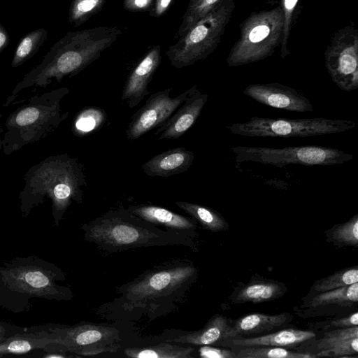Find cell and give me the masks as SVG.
Returning a JSON list of instances; mask_svg holds the SVG:
<instances>
[{"label": "cell", "mask_w": 358, "mask_h": 358, "mask_svg": "<svg viewBox=\"0 0 358 358\" xmlns=\"http://www.w3.org/2000/svg\"><path fill=\"white\" fill-rule=\"evenodd\" d=\"M229 327L227 319L217 315L212 317L201 329L188 332L172 339H167L166 341L194 345H211L225 339Z\"/></svg>", "instance_id": "d6986e66"}, {"label": "cell", "mask_w": 358, "mask_h": 358, "mask_svg": "<svg viewBox=\"0 0 358 358\" xmlns=\"http://www.w3.org/2000/svg\"><path fill=\"white\" fill-rule=\"evenodd\" d=\"M285 287L272 281H258L241 288L234 297V303H262L273 300L282 296Z\"/></svg>", "instance_id": "44dd1931"}, {"label": "cell", "mask_w": 358, "mask_h": 358, "mask_svg": "<svg viewBox=\"0 0 358 358\" xmlns=\"http://www.w3.org/2000/svg\"><path fill=\"white\" fill-rule=\"evenodd\" d=\"M331 325L334 326L336 327H340V328L357 326L358 325V313L355 312L348 316L334 320L331 322Z\"/></svg>", "instance_id": "f35d334b"}, {"label": "cell", "mask_w": 358, "mask_h": 358, "mask_svg": "<svg viewBox=\"0 0 358 358\" xmlns=\"http://www.w3.org/2000/svg\"><path fill=\"white\" fill-rule=\"evenodd\" d=\"M358 301V282L348 286L319 293L310 301V306L318 307L331 304L353 303Z\"/></svg>", "instance_id": "484cf974"}, {"label": "cell", "mask_w": 358, "mask_h": 358, "mask_svg": "<svg viewBox=\"0 0 358 358\" xmlns=\"http://www.w3.org/2000/svg\"><path fill=\"white\" fill-rule=\"evenodd\" d=\"M194 348L170 343H160L146 348H128L124 350L127 357L133 358H192Z\"/></svg>", "instance_id": "7402d4cb"}, {"label": "cell", "mask_w": 358, "mask_h": 358, "mask_svg": "<svg viewBox=\"0 0 358 358\" xmlns=\"http://www.w3.org/2000/svg\"><path fill=\"white\" fill-rule=\"evenodd\" d=\"M47 38L48 31L45 28H39L25 34L15 48L12 66L17 67L33 57L43 45Z\"/></svg>", "instance_id": "cb8c5ba5"}, {"label": "cell", "mask_w": 358, "mask_h": 358, "mask_svg": "<svg viewBox=\"0 0 358 358\" xmlns=\"http://www.w3.org/2000/svg\"><path fill=\"white\" fill-rule=\"evenodd\" d=\"M131 213L157 226L185 236H192L196 227V220L177 214L161 206L149 204L129 206Z\"/></svg>", "instance_id": "5bb4252c"}, {"label": "cell", "mask_w": 358, "mask_h": 358, "mask_svg": "<svg viewBox=\"0 0 358 358\" xmlns=\"http://www.w3.org/2000/svg\"><path fill=\"white\" fill-rule=\"evenodd\" d=\"M199 356L203 358H238L235 352L229 350L201 345L199 350Z\"/></svg>", "instance_id": "e575fe53"}, {"label": "cell", "mask_w": 358, "mask_h": 358, "mask_svg": "<svg viewBox=\"0 0 358 358\" xmlns=\"http://www.w3.org/2000/svg\"><path fill=\"white\" fill-rule=\"evenodd\" d=\"M106 0H72L69 12V23L77 27L86 22L103 7Z\"/></svg>", "instance_id": "f1b7e54d"}, {"label": "cell", "mask_w": 358, "mask_h": 358, "mask_svg": "<svg viewBox=\"0 0 358 358\" xmlns=\"http://www.w3.org/2000/svg\"><path fill=\"white\" fill-rule=\"evenodd\" d=\"M358 337V327L339 328L324 333L318 341L317 348L326 350L351 338Z\"/></svg>", "instance_id": "1f68e13d"}, {"label": "cell", "mask_w": 358, "mask_h": 358, "mask_svg": "<svg viewBox=\"0 0 358 358\" xmlns=\"http://www.w3.org/2000/svg\"><path fill=\"white\" fill-rule=\"evenodd\" d=\"M194 154L185 148H175L159 153L145 162L142 171L151 177H169L182 173L192 165Z\"/></svg>", "instance_id": "2e32d148"}, {"label": "cell", "mask_w": 358, "mask_h": 358, "mask_svg": "<svg viewBox=\"0 0 358 358\" xmlns=\"http://www.w3.org/2000/svg\"><path fill=\"white\" fill-rule=\"evenodd\" d=\"M161 58L160 45L152 46L130 72L122 93V99L129 108H134L149 94L148 86Z\"/></svg>", "instance_id": "4fadbf2b"}, {"label": "cell", "mask_w": 358, "mask_h": 358, "mask_svg": "<svg viewBox=\"0 0 358 358\" xmlns=\"http://www.w3.org/2000/svg\"><path fill=\"white\" fill-rule=\"evenodd\" d=\"M241 348L237 352L238 358H309L316 357L306 353L289 351L284 348L274 346H248Z\"/></svg>", "instance_id": "4316f807"}, {"label": "cell", "mask_w": 358, "mask_h": 358, "mask_svg": "<svg viewBox=\"0 0 358 358\" xmlns=\"http://www.w3.org/2000/svg\"><path fill=\"white\" fill-rule=\"evenodd\" d=\"M9 41V34L6 28L0 23V53L7 48Z\"/></svg>", "instance_id": "ab89813d"}, {"label": "cell", "mask_w": 358, "mask_h": 358, "mask_svg": "<svg viewBox=\"0 0 358 358\" xmlns=\"http://www.w3.org/2000/svg\"><path fill=\"white\" fill-rule=\"evenodd\" d=\"M262 104L292 112H312L313 107L306 96L294 88L279 83L248 85L243 92Z\"/></svg>", "instance_id": "8fae6325"}, {"label": "cell", "mask_w": 358, "mask_h": 358, "mask_svg": "<svg viewBox=\"0 0 358 358\" xmlns=\"http://www.w3.org/2000/svg\"><path fill=\"white\" fill-rule=\"evenodd\" d=\"M154 0H124L123 8L130 12L150 11Z\"/></svg>", "instance_id": "8d00e7d4"}, {"label": "cell", "mask_w": 358, "mask_h": 358, "mask_svg": "<svg viewBox=\"0 0 358 358\" xmlns=\"http://www.w3.org/2000/svg\"><path fill=\"white\" fill-rule=\"evenodd\" d=\"M117 26H101L69 31L50 49L30 76L37 83L51 78L73 76L98 59L122 34Z\"/></svg>", "instance_id": "7a4b0ae2"}, {"label": "cell", "mask_w": 358, "mask_h": 358, "mask_svg": "<svg viewBox=\"0 0 358 358\" xmlns=\"http://www.w3.org/2000/svg\"><path fill=\"white\" fill-rule=\"evenodd\" d=\"M176 204L209 231L217 232L228 227L225 219L212 208L185 201H177Z\"/></svg>", "instance_id": "603a6c76"}, {"label": "cell", "mask_w": 358, "mask_h": 358, "mask_svg": "<svg viewBox=\"0 0 358 358\" xmlns=\"http://www.w3.org/2000/svg\"><path fill=\"white\" fill-rule=\"evenodd\" d=\"M324 65L332 81L345 91L358 87V29L353 23L332 35L324 52Z\"/></svg>", "instance_id": "ba28073f"}, {"label": "cell", "mask_w": 358, "mask_h": 358, "mask_svg": "<svg viewBox=\"0 0 358 358\" xmlns=\"http://www.w3.org/2000/svg\"><path fill=\"white\" fill-rule=\"evenodd\" d=\"M289 313L266 315L252 313L239 318L234 326H229L225 334V339L245 334L271 331L292 320ZM224 339V340H225Z\"/></svg>", "instance_id": "e0dca14e"}, {"label": "cell", "mask_w": 358, "mask_h": 358, "mask_svg": "<svg viewBox=\"0 0 358 358\" xmlns=\"http://www.w3.org/2000/svg\"><path fill=\"white\" fill-rule=\"evenodd\" d=\"M236 1L222 0L169 48L166 55L173 66L180 69L191 66L215 51L231 19Z\"/></svg>", "instance_id": "5b68a950"}, {"label": "cell", "mask_w": 358, "mask_h": 358, "mask_svg": "<svg viewBox=\"0 0 358 358\" xmlns=\"http://www.w3.org/2000/svg\"><path fill=\"white\" fill-rule=\"evenodd\" d=\"M222 1V0H190L187 10L182 17L177 36L180 37Z\"/></svg>", "instance_id": "d4e9b609"}, {"label": "cell", "mask_w": 358, "mask_h": 358, "mask_svg": "<svg viewBox=\"0 0 358 358\" xmlns=\"http://www.w3.org/2000/svg\"><path fill=\"white\" fill-rule=\"evenodd\" d=\"M283 12V30L280 41V57L285 58L290 54L288 42L291 30L301 11L300 0H279Z\"/></svg>", "instance_id": "83f0119b"}, {"label": "cell", "mask_w": 358, "mask_h": 358, "mask_svg": "<svg viewBox=\"0 0 358 358\" xmlns=\"http://www.w3.org/2000/svg\"><path fill=\"white\" fill-rule=\"evenodd\" d=\"M58 350L90 356L114 352L120 339L117 329L96 324H85L50 331Z\"/></svg>", "instance_id": "9c48e42d"}, {"label": "cell", "mask_w": 358, "mask_h": 358, "mask_svg": "<svg viewBox=\"0 0 358 358\" xmlns=\"http://www.w3.org/2000/svg\"><path fill=\"white\" fill-rule=\"evenodd\" d=\"M196 269L187 263H173L145 273L120 287V302L127 311H155L180 296L193 281Z\"/></svg>", "instance_id": "3957f363"}, {"label": "cell", "mask_w": 358, "mask_h": 358, "mask_svg": "<svg viewBox=\"0 0 358 358\" xmlns=\"http://www.w3.org/2000/svg\"><path fill=\"white\" fill-rule=\"evenodd\" d=\"M332 238L345 245H358V215L349 221L337 226L332 233Z\"/></svg>", "instance_id": "d6a6232c"}, {"label": "cell", "mask_w": 358, "mask_h": 358, "mask_svg": "<svg viewBox=\"0 0 358 358\" xmlns=\"http://www.w3.org/2000/svg\"><path fill=\"white\" fill-rule=\"evenodd\" d=\"M355 282H358L357 268H345L338 271L317 282L314 285V290L320 293L348 286Z\"/></svg>", "instance_id": "f546056e"}, {"label": "cell", "mask_w": 358, "mask_h": 358, "mask_svg": "<svg viewBox=\"0 0 358 358\" xmlns=\"http://www.w3.org/2000/svg\"><path fill=\"white\" fill-rule=\"evenodd\" d=\"M172 90L169 87L152 94L145 104L132 116L127 129V138H139L155 127L165 122L184 102L188 90L176 97H171Z\"/></svg>", "instance_id": "30bf717a"}, {"label": "cell", "mask_w": 358, "mask_h": 358, "mask_svg": "<svg viewBox=\"0 0 358 358\" xmlns=\"http://www.w3.org/2000/svg\"><path fill=\"white\" fill-rule=\"evenodd\" d=\"M173 0H154L150 16L159 17L166 13Z\"/></svg>", "instance_id": "74e56055"}, {"label": "cell", "mask_w": 358, "mask_h": 358, "mask_svg": "<svg viewBox=\"0 0 358 358\" xmlns=\"http://www.w3.org/2000/svg\"><path fill=\"white\" fill-rule=\"evenodd\" d=\"M283 30V12L279 4L252 12L240 25V35L227 57L229 67L263 60L280 45Z\"/></svg>", "instance_id": "277c9868"}, {"label": "cell", "mask_w": 358, "mask_h": 358, "mask_svg": "<svg viewBox=\"0 0 358 358\" xmlns=\"http://www.w3.org/2000/svg\"><path fill=\"white\" fill-rule=\"evenodd\" d=\"M231 150L237 164L255 162L282 167L289 164L330 166L343 164L355 156L335 148L303 145L286 148L235 146Z\"/></svg>", "instance_id": "52a82bcc"}, {"label": "cell", "mask_w": 358, "mask_h": 358, "mask_svg": "<svg viewBox=\"0 0 358 358\" xmlns=\"http://www.w3.org/2000/svg\"><path fill=\"white\" fill-rule=\"evenodd\" d=\"M358 352V337L346 339L331 348L320 350L317 357H352Z\"/></svg>", "instance_id": "836d02e7"}, {"label": "cell", "mask_w": 358, "mask_h": 358, "mask_svg": "<svg viewBox=\"0 0 358 358\" xmlns=\"http://www.w3.org/2000/svg\"><path fill=\"white\" fill-rule=\"evenodd\" d=\"M40 115L39 110L34 107H29L21 110L15 117L16 123L20 126H26L36 122Z\"/></svg>", "instance_id": "d590c367"}, {"label": "cell", "mask_w": 358, "mask_h": 358, "mask_svg": "<svg viewBox=\"0 0 358 358\" xmlns=\"http://www.w3.org/2000/svg\"><path fill=\"white\" fill-rule=\"evenodd\" d=\"M356 127L349 120L324 117L287 119L252 117L227 125L231 134L248 137L307 138L347 131Z\"/></svg>", "instance_id": "8992f818"}, {"label": "cell", "mask_w": 358, "mask_h": 358, "mask_svg": "<svg viewBox=\"0 0 358 358\" xmlns=\"http://www.w3.org/2000/svg\"><path fill=\"white\" fill-rule=\"evenodd\" d=\"M315 336V334L312 331L287 329L257 337L231 338L229 341L237 347L267 345L285 348L295 346Z\"/></svg>", "instance_id": "ac0fdd59"}, {"label": "cell", "mask_w": 358, "mask_h": 358, "mask_svg": "<svg viewBox=\"0 0 358 358\" xmlns=\"http://www.w3.org/2000/svg\"><path fill=\"white\" fill-rule=\"evenodd\" d=\"M106 113L99 108L90 106L83 110L78 116L75 127L82 134H87L99 129L105 122Z\"/></svg>", "instance_id": "4dcf8cb0"}, {"label": "cell", "mask_w": 358, "mask_h": 358, "mask_svg": "<svg viewBox=\"0 0 358 358\" xmlns=\"http://www.w3.org/2000/svg\"><path fill=\"white\" fill-rule=\"evenodd\" d=\"M208 99V95L202 93L196 85L190 87L184 102L159 127L155 135H159L160 141L182 136L193 126Z\"/></svg>", "instance_id": "7c38bea8"}, {"label": "cell", "mask_w": 358, "mask_h": 358, "mask_svg": "<svg viewBox=\"0 0 358 358\" xmlns=\"http://www.w3.org/2000/svg\"><path fill=\"white\" fill-rule=\"evenodd\" d=\"M55 339L50 332L18 334L0 342V357L7 354H23L31 350L53 345Z\"/></svg>", "instance_id": "ffe728a7"}, {"label": "cell", "mask_w": 358, "mask_h": 358, "mask_svg": "<svg viewBox=\"0 0 358 358\" xmlns=\"http://www.w3.org/2000/svg\"><path fill=\"white\" fill-rule=\"evenodd\" d=\"M3 275L6 282L18 291L39 296L57 293L50 276L40 268L18 267L4 271Z\"/></svg>", "instance_id": "9a60e30c"}, {"label": "cell", "mask_w": 358, "mask_h": 358, "mask_svg": "<svg viewBox=\"0 0 358 358\" xmlns=\"http://www.w3.org/2000/svg\"><path fill=\"white\" fill-rule=\"evenodd\" d=\"M84 230L87 241L109 252L140 247L188 245L191 241L189 236L159 229L123 208L92 220Z\"/></svg>", "instance_id": "6da1fadb"}, {"label": "cell", "mask_w": 358, "mask_h": 358, "mask_svg": "<svg viewBox=\"0 0 358 358\" xmlns=\"http://www.w3.org/2000/svg\"><path fill=\"white\" fill-rule=\"evenodd\" d=\"M5 335V329L0 326V342L2 341Z\"/></svg>", "instance_id": "60d3db41"}]
</instances>
